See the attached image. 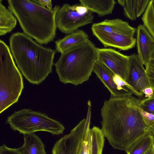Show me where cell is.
<instances>
[{"label":"cell","mask_w":154,"mask_h":154,"mask_svg":"<svg viewBox=\"0 0 154 154\" xmlns=\"http://www.w3.org/2000/svg\"><path fill=\"white\" fill-rule=\"evenodd\" d=\"M140 100L131 94L112 96L101 109V130L115 149L126 152L143 136L152 133L138 110Z\"/></svg>","instance_id":"cell-1"},{"label":"cell","mask_w":154,"mask_h":154,"mask_svg":"<svg viewBox=\"0 0 154 154\" xmlns=\"http://www.w3.org/2000/svg\"><path fill=\"white\" fill-rule=\"evenodd\" d=\"M9 42L17 67L30 83L38 85L52 72L56 50L42 46L23 32L13 33Z\"/></svg>","instance_id":"cell-2"},{"label":"cell","mask_w":154,"mask_h":154,"mask_svg":"<svg viewBox=\"0 0 154 154\" xmlns=\"http://www.w3.org/2000/svg\"><path fill=\"white\" fill-rule=\"evenodd\" d=\"M8 9L18 20L23 33L39 44L46 45L56 35V14L60 8L42 7L28 0H8Z\"/></svg>","instance_id":"cell-3"},{"label":"cell","mask_w":154,"mask_h":154,"mask_svg":"<svg viewBox=\"0 0 154 154\" xmlns=\"http://www.w3.org/2000/svg\"><path fill=\"white\" fill-rule=\"evenodd\" d=\"M98 60L97 48L88 39L61 53L54 65L61 82L77 86L88 80Z\"/></svg>","instance_id":"cell-4"},{"label":"cell","mask_w":154,"mask_h":154,"mask_svg":"<svg viewBox=\"0 0 154 154\" xmlns=\"http://www.w3.org/2000/svg\"><path fill=\"white\" fill-rule=\"evenodd\" d=\"M24 88L23 78L9 46L0 40V113L17 102Z\"/></svg>","instance_id":"cell-5"},{"label":"cell","mask_w":154,"mask_h":154,"mask_svg":"<svg viewBox=\"0 0 154 154\" xmlns=\"http://www.w3.org/2000/svg\"><path fill=\"white\" fill-rule=\"evenodd\" d=\"M91 29L93 35L105 47L127 51L134 48L136 45V38L134 36L137 28L121 19H106L94 23Z\"/></svg>","instance_id":"cell-6"},{"label":"cell","mask_w":154,"mask_h":154,"mask_svg":"<svg viewBox=\"0 0 154 154\" xmlns=\"http://www.w3.org/2000/svg\"><path fill=\"white\" fill-rule=\"evenodd\" d=\"M6 123L14 131L23 135L45 131L53 135H59L63 134L65 130L63 124L59 121L45 113L30 109L15 111L7 117Z\"/></svg>","instance_id":"cell-7"},{"label":"cell","mask_w":154,"mask_h":154,"mask_svg":"<svg viewBox=\"0 0 154 154\" xmlns=\"http://www.w3.org/2000/svg\"><path fill=\"white\" fill-rule=\"evenodd\" d=\"M94 18L92 12L80 3L72 5L65 3L57 12L55 21L58 29L68 35L91 23Z\"/></svg>","instance_id":"cell-8"},{"label":"cell","mask_w":154,"mask_h":154,"mask_svg":"<svg viewBox=\"0 0 154 154\" xmlns=\"http://www.w3.org/2000/svg\"><path fill=\"white\" fill-rule=\"evenodd\" d=\"M91 104H88L86 119L80 121L68 134L60 138L54 144L52 154H80L86 133L90 128Z\"/></svg>","instance_id":"cell-9"},{"label":"cell","mask_w":154,"mask_h":154,"mask_svg":"<svg viewBox=\"0 0 154 154\" xmlns=\"http://www.w3.org/2000/svg\"><path fill=\"white\" fill-rule=\"evenodd\" d=\"M126 82L131 87L134 93L138 96H143V91L150 86L146 69L137 54L130 55L128 67Z\"/></svg>","instance_id":"cell-10"},{"label":"cell","mask_w":154,"mask_h":154,"mask_svg":"<svg viewBox=\"0 0 154 154\" xmlns=\"http://www.w3.org/2000/svg\"><path fill=\"white\" fill-rule=\"evenodd\" d=\"M97 50L98 60L125 81L130 56L123 54L111 48H97Z\"/></svg>","instance_id":"cell-11"},{"label":"cell","mask_w":154,"mask_h":154,"mask_svg":"<svg viewBox=\"0 0 154 154\" xmlns=\"http://www.w3.org/2000/svg\"><path fill=\"white\" fill-rule=\"evenodd\" d=\"M136 33L137 54L140 61L146 66L152 59L154 53V38L143 24L138 26Z\"/></svg>","instance_id":"cell-12"},{"label":"cell","mask_w":154,"mask_h":154,"mask_svg":"<svg viewBox=\"0 0 154 154\" xmlns=\"http://www.w3.org/2000/svg\"><path fill=\"white\" fill-rule=\"evenodd\" d=\"M93 71L110 92L111 96L119 97L132 94L131 92L120 90L113 79L115 73L98 60L95 63Z\"/></svg>","instance_id":"cell-13"},{"label":"cell","mask_w":154,"mask_h":154,"mask_svg":"<svg viewBox=\"0 0 154 154\" xmlns=\"http://www.w3.org/2000/svg\"><path fill=\"white\" fill-rule=\"evenodd\" d=\"M89 39L87 33L81 29L68 34L63 38L55 42L56 51L61 54Z\"/></svg>","instance_id":"cell-14"},{"label":"cell","mask_w":154,"mask_h":154,"mask_svg":"<svg viewBox=\"0 0 154 154\" xmlns=\"http://www.w3.org/2000/svg\"><path fill=\"white\" fill-rule=\"evenodd\" d=\"M150 0H118V3L123 9L125 16L135 20L144 13Z\"/></svg>","instance_id":"cell-15"},{"label":"cell","mask_w":154,"mask_h":154,"mask_svg":"<svg viewBox=\"0 0 154 154\" xmlns=\"http://www.w3.org/2000/svg\"><path fill=\"white\" fill-rule=\"evenodd\" d=\"M81 4L92 12L96 13L100 17L111 14L114 8V0H80Z\"/></svg>","instance_id":"cell-16"},{"label":"cell","mask_w":154,"mask_h":154,"mask_svg":"<svg viewBox=\"0 0 154 154\" xmlns=\"http://www.w3.org/2000/svg\"><path fill=\"white\" fill-rule=\"evenodd\" d=\"M24 143L20 148L22 154H47L41 139L34 133L24 135Z\"/></svg>","instance_id":"cell-17"},{"label":"cell","mask_w":154,"mask_h":154,"mask_svg":"<svg viewBox=\"0 0 154 154\" xmlns=\"http://www.w3.org/2000/svg\"><path fill=\"white\" fill-rule=\"evenodd\" d=\"M0 0V35L10 32L16 26L17 20L14 14Z\"/></svg>","instance_id":"cell-18"},{"label":"cell","mask_w":154,"mask_h":154,"mask_svg":"<svg viewBox=\"0 0 154 154\" xmlns=\"http://www.w3.org/2000/svg\"><path fill=\"white\" fill-rule=\"evenodd\" d=\"M154 137L152 133L146 134L136 140L126 152L127 154H144L153 146Z\"/></svg>","instance_id":"cell-19"},{"label":"cell","mask_w":154,"mask_h":154,"mask_svg":"<svg viewBox=\"0 0 154 154\" xmlns=\"http://www.w3.org/2000/svg\"><path fill=\"white\" fill-rule=\"evenodd\" d=\"M91 154H102L104 143V136L99 128L94 126L90 129Z\"/></svg>","instance_id":"cell-20"},{"label":"cell","mask_w":154,"mask_h":154,"mask_svg":"<svg viewBox=\"0 0 154 154\" xmlns=\"http://www.w3.org/2000/svg\"><path fill=\"white\" fill-rule=\"evenodd\" d=\"M143 24L154 38V0H150L141 17Z\"/></svg>","instance_id":"cell-21"},{"label":"cell","mask_w":154,"mask_h":154,"mask_svg":"<svg viewBox=\"0 0 154 154\" xmlns=\"http://www.w3.org/2000/svg\"><path fill=\"white\" fill-rule=\"evenodd\" d=\"M138 107L146 112L154 114V94L151 97L140 100Z\"/></svg>","instance_id":"cell-22"},{"label":"cell","mask_w":154,"mask_h":154,"mask_svg":"<svg viewBox=\"0 0 154 154\" xmlns=\"http://www.w3.org/2000/svg\"><path fill=\"white\" fill-rule=\"evenodd\" d=\"M90 129L89 128L87 131L83 145L80 154H91Z\"/></svg>","instance_id":"cell-23"},{"label":"cell","mask_w":154,"mask_h":154,"mask_svg":"<svg viewBox=\"0 0 154 154\" xmlns=\"http://www.w3.org/2000/svg\"><path fill=\"white\" fill-rule=\"evenodd\" d=\"M138 110L143 119L148 127L154 123V114L146 112L139 108Z\"/></svg>","instance_id":"cell-24"},{"label":"cell","mask_w":154,"mask_h":154,"mask_svg":"<svg viewBox=\"0 0 154 154\" xmlns=\"http://www.w3.org/2000/svg\"><path fill=\"white\" fill-rule=\"evenodd\" d=\"M0 154H22L20 149L11 148L3 144L0 147Z\"/></svg>","instance_id":"cell-25"},{"label":"cell","mask_w":154,"mask_h":154,"mask_svg":"<svg viewBox=\"0 0 154 154\" xmlns=\"http://www.w3.org/2000/svg\"><path fill=\"white\" fill-rule=\"evenodd\" d=\"M31 1L42 7L49 9H51L53 8L52 1L51 0H31Z\"/></svg>","instance_id":"cell-26"},{"label":"cell","mask_w":154,"mask_h":154,"mask_svg":"<svg viewBox=\"0 0 154 154\" xmlns=\"http://www.w3.org/2000/svg\"><path fill=\"white\" fill-rule=\"evenodd\" d=\"M145 69L149 85L154 90V71L147 68Z\"/></svg>","instance_id":"cell-27"},{"label":"cell","mask_w":154,"mask_h":154,"mask_svg":"<svg viewBox=\"0 0 154 154\" xmlns=\"http://www.w3.org/2000/svg\"><path fill=\"white\" fill-rule=\"evenodd\" d=\"M143 94L147 98H149L154 94V90L150 86L145 88L143 91Z\"/></svg>","instance_id":"cell-28"},{"label":"cell","mask_w":154,"mask_h":154,"mask_svg":"<svg viewBox=\"0 0 154 154\" xmlns=\"http://www.w3.org/2000/svg\"><path fill=\"white\" fill-rule=\"evenodd\" d=\"M145 67L154 71V59L152 58Z\"/></svg>","instance_id":"cell-29"},{"label":"cell","mask_w":154,"mask_h":154,"mask_svg":"<svg viewBox=\"0 0 154 154\" xmlns=\"http://www.w3.org/2000/svg\"><path fill=\"white\" fill-rule=\"evenodd\" d=\"M144 154H154L153 146L149 149Z\"/></svg>","instance_id":"cell-30"},{"label":"cell","mask_w":154,"mask_h":154,"mask_svg":"<svg viewBox=\"0 0 154 154\" xmlns=\"http://www.w3.org/2000/svg\"><path fill=\"white\" fill-rule=\"evenodd\" d=\"M149 128L152 134L154 135V123L149 127Z\"/></svg>","instance_id":"cell-31"},{"label":"cell","mask_w":154,"mask_h":154,"mask_svg":"<svg viewBox=\"0 0 154 154\" xmlns=\"http://www.w3.org/2000/svg\"><path fill=\"white\" fill-rule=\"evenodd\" d=\"M152 58L154 59V53L153 55V56Z\"/></svg>","instance_id":"cell-32"},{"label":"cell","mask_w":154,"mask_h":154,"mask_svg":"<svg viewBox=\"0 0 154 154\" xmlns=\"http://www.w3.org/2000/svg\"><path fill=\"white\" fill-rule=\"evenodd\" d=\"M153 151H154V144L153 146Z\"/></svg>","instance_id":"cell-33"}]
</instances>
